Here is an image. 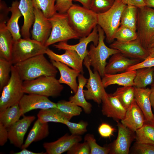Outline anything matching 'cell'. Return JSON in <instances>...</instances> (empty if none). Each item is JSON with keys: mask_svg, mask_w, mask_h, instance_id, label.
<instances>
[{"mask_svg": "<svg viewBox=\"0 0 154 154\" xmlns=\"http://www.w3.org/2000/svg\"><path fill=\"white\" fill-rule=\"evenodd\" d=\"M49 133L48 123L42 122L38 119L35 122L21 148H26L33 142L40 141L46 137Z\"/></svg>", "mask_w": 154, "mask_h": 154, "instance_id": "cell-27", "label": "cell"}, {"mask_svg": "<svg viewBox=\"0 0 154 154\" xmlns=\"http://www.w3.org/2000/svg\"><path fill=\"white\" fill-rule=\"evenodd\" d=\"M149 53V56L151 57H154V47L147 49Z\"/></svg>", "mask_w": 154, "mask_h": 154, "instance_id": "cell-55", "label": "cell"}, {"mask_svg": "<svg viewBox=\"0 0 154 154\" xmlns=\"http://www.w3.org/2000/svg\"><path fill=\"white\" fill-rule=\"evenodd\" d=\"M68 154H90V150L87 143L84 141L82 143L78 142L74 144L67 151Z\"/></svg>", "mask_w": 154, "mask_h": 154, "instance_id": "cell-44", "label": "cell"}, {"mask_svg": "<svg viewBox=\"0 0 154 154\" xmlns=\"http://www.w3.org/2000/svg\"><path fill=\"white\" fill-rule=\"evenodd\" d=\"M153 81L152 83L151 84V87H154V71L153 72Z\"/></svg>", "mask_w": 154, "mask_h": 154, "instance_id": "cell-57", "label": "cell"}, {"mask_svg": "<svg viewBox=\"0 0 154 154\" xmlns=\"http://www.w3.org/2000/svg\"><path fill=\"white\" fill-rule=\"evenodd\" d=\"M34 7L40 9L45 16L48 19L52 17L57 12L55 4L56 0H32Z\"/></svg>", "mask_w": 154, "mask_h": 154, "instance_id": "cell-37", "label": "cell"}, {"mask_svg": "<svg viewBox=\"0 0 154 154\" xmlns=\"http://www.w3.org/2000/svg\"><path fill=\"white\" fill-rule=\"evenodd\" d=\"M146 6L154 9V0H144Z\"/></svg>", "mask_w": 154, "mask_h": 154, "instance_id": "cell-54", "label": "cell"}, {"mask_svg": "<svg viewBox=\"0 0 154 154\" xmlns=\"http://www.w3.org/2000/svg\"><path fill=\"white\" fill-rule=\"evenodd\" d=\"M84 139L89 146L90 154H109L110 149L108 146L102 147L98 145L93 134H87L84 136Z\"/></svg>", "mask_w": 154, "mask_h": 154, "instance_id": "cell-40", "label": "cell"}, {"mask_svg": "<svg viewBox=\"0 0 154 154\" xmlns=\"http://www.w3.org/2000/svg\"><path fill=\"white\" fill-rule=\"evenodd\" d=\"M35 119L34 116H24L22 119L7 128L9 140L11 144L21 148L24 144L25 135Z\"/></svg>", "mask_w": 154, "mask_h": 154, "instance_id": "cell-16", "label": "cell"}, {"mask_svg": "<svg viewBox=\"0 0 154 154\" xmlns=\"http://www.w3.org/2000/svg\"><path fill=\"white\" fill-rule=\"evenodd\" d=\"M121 123L123 125L135 132L144 124L145 119L144 115L135 99L126 110L125 116L121 120Z\"/></svg>", "mask_w": 154, "mask_h": 154, "instance_id": "cell-22", "label": "cell"}, {"mask_svg": "<svg viewBox=\"0 0 154 154\" xmlns=\"http://www.w3.org/2000/svg\"><path fill=\"white\" fill-rule=\"evenodd\" d=\"M37 116L38 119L43 123L53 122L64 124L68 120L56 108L40 110Z\"/></svg>", "mask_w": 154, "mask_h": 154, "instance_id": "cell-32", "label": "cell"}, {"mask_svg": "<svg viewBox=\"0 0 154 154\" xmlns=\"http://www.w3.org/2000/svg\"><path fill=\"white\" fill-rule=\"evenodd\" d=\"M112 94L117 98L127 110L135 100L134 86H122L118 88Z\"/></svg>", "mask_w": 154, "mask_h": 154, "instance_id": "cell-34", "label": "cell"}, {"mask_svg": "<svg viewBox=\"0 0 154 154\" xmlns=\"http://www.w3.org/2000/svg\"><path fill=\"white\" fill-rule=\"evenodd\" d=\"M23 88L25 94L56 98L60 96L64 86L55 76H42L32 80L23 81Z\"/></svg>", "mask_w": 154, "mask_h": 154, "instance_id": "cell-4", "label": "cell"}, {"mask_svg": "<svg viewBox=\"0 0 154 154\" xmlns=\"http://www.w3.org/2000/svg\"><path fill=\"white\" fill-rule=\"evenodd\" d=\"M52 29L50 35L44 45L49 46L57 42H66L71 39L80 38L70 26L66 13L57 12L48 19Z\"/></svg>", "mask_w": 154, "mask_h": 154, "instance_id": "cell-6", "label": "cell"}, {"mask_svg": "<svg viewBox=\"0 0 154 154\" xmlns=\"http://www.w3.org/2000/svg\"><path fill=\"white\" fill-rule=\"evenodd\" d=\"M19 8L24 18L21 30L23 38H30V29L34 20V7L32 0H20Z\"/></svg>", "mask_w": 154, "mask_h": 154, "instance_id": "cell-24", "label": "cell"}, {"mask_svg": "<svg viewBox=\"0 0 154 154\" xmlns=\"http://www.w3.org/2000/svg\"><path fill=\"white\" fill-rule=\"evenodd\" d=\"M136 32L125 26L120 25L114 35V39L121 42H126L137 38Z\"/></svg>", "mask_w": 154, "mask_h": 154, "instance_id": "cell-39", "label": "cell"}, {"mask_svg": "<svg viewBox=\"0 0 154 154\" xmlns=\"http://www.w3.org/2000/svg\"><path fill=\"white\" fill-rule=\"evenodd\" d=\"M82 140L81 136L66 133L57 140L45 142L43 146L48 154H61L67 151L75 143Z\"/></svg>", "mask_w": 154, "mask_h": 154, "instance_id": "cell-19", "label": "cell"}, {"mask_svg": "<svg viewBox=\"0 0 154 154\" xmlns=\"http://www.w3.org/2000/svg\"><path fill=\"white\" fill-rule=\"evenodd\" d=\"M98 132L101 137L104 138H109L113 135L115 131V129L109 124L102 123L99 126Z\"/></svg>", "mask_w": 154, "mask_h": 154, "instance_id": "cell-45", "label": "cell"}, {"mask_svg": "<svg viewBox=\"0 0 154 154\" xmlns=\"http://www.w3.org/2000/svg\"><path fill=\"white\" fill-rule=\"evenodd\" d=\"M13 65L23 81L32 80L42 76L56 77L58 72L44 54L34 56Z\"/></svg>", "mask_w": 154, "mask_h": 154, "instance_id": "cell-1", "label": "cell"}, {"mask_svg": "<svg viewBox=\"0 0 154 154\" xmlns=\"http://www.w3.org/2000/svg\"><path fill=\"white\" fill-rule=\"evenodd\" d=\"M151 91L150 96V100L151 107L154 111V87H151Z\"/></svg>", "mask_w": 154, "mask_h": 154, "instance_id": "cell-53", "label": "cell"}, {"mask_svg": "<svg viewBox=\"0 0 154 154\" xmlns=\"http://www.w3.org/2000/svg\"><path fill=\"white\" fill-rule=\"evenodd\" d=\"M56 105V108L69 121L73 117L79 115L82 111L81 107L69 101L60 100Z\"/></svg>", "mask_w": 154, "mask_h": 154, "instance_id": "cell-36", "label": "cell"}, {"mask_svg": "<svg viewBox=\"0 0 154 154\" xmlns=\"http://www.w3.org/2000/svg\"><path fill=\"white\" fill-rule=\"evenodd\" d=\"M65 50L64 54H59L48 48L46 54L50 60L64 63L83 74V60L75 51L71 50Z\"/></svg>", "mask_w": 154, "mask_h": 154, "instance_id": "cell-18", "label": "cell"}, {"mask_svg": "<svg viewBox=\"0 0 154 154\" xmlns=\"http://www.w3.org/2000/svg\"><path fill=\"white\" fill-rule=\"evenodd\" d=\"M34 20L31 31L32 39L44 45L50 33L52 25L39 9L34 7Z\"/></svg>", "mask_w": 154, "mask_h": 154, "instance_id": "cell-12", "label": "cell"}, {"mask_svg": "<svg viewBox=\"0 0 154 154\" xmlns=\"http://www.w3.org/2000/svg\"><path fill=\"white\" fill-rule=\"evenodd\" d=\"M73 0H56L55 7L57 12L66 13L69 9L73 5Z\"/></svg>", "mask_w": 154, "mask_h": 154, "instance_id": "cell-46", "label": "cell"}, {"mask_svg": "<svg viewBox=\"0 0 154 154\" xmlns=\"http://www.w3.org/2000/svg\"><path fill=\"white\" fill-rule=\"evenodd\" d=\"M10 61L0 58V91L8 83L11 76V67Z\"/></svg>", "mask_w": 154, "mask_h": 154, "instance_id": "cell-38", "label": "cell"}, {"mask_svg": "<svg viewBox=\"0 0 154 154\" xmlns=\"http://www.w3.org/2000/svg\"><path fill=\"white\" fill-rule=\"evenodd\" d=\"M48 47L30 38L14 41L11 62L13 65L34 56L46 54Z\"/></svg>", "mask_w": 154, "mask_h": 154, "instance_id": "cell-7", "label": "cell"}, {"mask_svg": "<svg viewBox=\"0 0 154 154\" xmlns=\"http://www.w3.org/2000/svg\"><path fill=\"white\" fill-rule=\"evenodd\" d=\"M127 6L121 0H115L108 11L97 14L98 25L104 31L108 43H112L115 39V33L120 25L122 14Z\"/></svg>", "mask_w": 154, "mask_h": 154, "instance_id": "cell-5", "label": "cell"}, {"mask_svg": "<svg viewBox=\"0 0 154 154\" xmlns=\"http://www.w3.org/2000/svg\"><path fill=\"white\" fill-rule=\"evenodd\" d=\"M22 150L18 152L14 153V154H46V152H43L39 153H36L32 152L26 149V148H24L22 149Z\"/></svg>", "mask_w": 154, "mask_h": 154, "instance_id": "cell-51", "label": "cell"}, {"mask_svg": "<svg viewBox=\"0 0 154 154\" xmlns=\"http://www.w3.org/2000/svg\"><path fill=\"white\" fill-rule=\"evenodd\" d=\"M137 39L147 49L154 35V9L147 6L138 8L137 26Z\"/></svg>", "mask_w": 154, "mask_h": 154, "instance_id": "cell-9", "label": "cell"}, {"mask_svg": "<svg viewBox=\"0 0 154 154\" xmlns=\"http://www.w3.org/2000/svg\"><path fill=\"white\" fill-rule=\"evenodd\" d=\"M73 1L78 2L81 3L83 7L90 9L91 0H73Z\"/></svg>", "mask_w": 154, "mask_h": 154, "instance_id": "cell-52", "label": "cell"}, {"mask_svg": "<svg viewBox=\"0 0 154 154\" xmlns=\"http://www.w3.org/2000/svg\"><path fill=\"white\" fill-rule=\"evenodd\" d=\"M122 2L127 5H132L138 8L146 6L144 0H121Z\"/></svg>", "mask_w": 154, "mask_h": 154, "instance_id": "cell-50", "label": "cell"}, {"mask_svg": "<svg viewBox=\"0 0 154 154\" xmlns=\"http://www.w3.org/2000/svg\"><path fill=\"white\" fill-rule=\"evenodd\" d=\"M151 67H154V57L148 56L142 61L130 67L126 71L136 70L140 68Z\"/></svg>", "mask_w": 154, "mask_h": 154, "instance_id": "cell-47", "label": "cell"}, {"mask_svg": "<svg viewBox=\"0 0 154 154\" xmlns=\"http://www.w3.org/2000/svg\"><path fill=\"white\" fill-rule=\"evenodd\" d=\"M83 64L87 69L89 75L85 86L87 89L83 90L85 98L86 100H92L99 104L102 103V98L106 92L101 77L97 71L92 72L87 56L84 59Z\"/></svg>", "mask_w": 154, "mask_h": 154, "instance_id": "cell-10", "label": "cell"}, {"mask_svg": "<svg viewBox=\"0 0 154 154\" xmlns=\"http://www.w3.org/2000/svg\"><path fill=\"white\" fill-rule=\"evenodd\" d=\"M9 139L7 129L0 123V145H4Z\"/></svg>", "mask_w": 154, "mask_h": 154, "instance_id": "cell-49", "label": "cell"}, {"mask_svg": "<svg viewBox=\"0 0 154 154\" xmlns=\"http://www.w3.org/2000/svg\"><path fill=\"white\" fill-rule=\"evenodd\" d=\"M78 86L75 94L70 96L69 101L82 108L85 113L90 114L92 110V106L86 99L83 92V88L87 82V79L82 74L78 76Z\"/></svg>", "mask_w": 154, "mask_h": 154, "instance_id": "cell-29", "label": "cell"}, {"mask_svg": "<svg viewBox=\"0 0 154 154\" xmlns=\"http://www.w3.org/2000/svg\"><path fill=\"white\" fill-rule=\"evenodd\" d=\"M136 73V70H133L115 74H105L102 79L103 85L105 88L113 84L134 86L133 81Z\"/></svg>", "mask_w": 154, "mask_h": 154, "instance_id": "cell-25", "label": "cell"}, {"mask_svg": "<svg viewBox=\"0 0 154 154\" xmlns=\"http://www.w3.org/2000/svg\"><path fill=\"white\" fill-rule=\"evenodd\" d=\"M64 124L68 127L70 133L73 135L81 136L87 131V128L88 123L87 121L82 120L77 123L67 120Z\"/></svg>", "mask_w": 154, "mask_h": 154, "instance_id": "cell-42", "label": "cell"}, {"mask_svg": "<svg viewBox=\"0 0 154 154\" xmlns=\"http://www.w3.org/2000/svg\"><path fill=\"white\" fill-rule=\"evenodd\" d=\"M19 103L0 112V123L8 128L19 120L22 116Z\"/></svg>", "mask_w": 154, "mask_h": 154, "instance_id": "cell-30", "label": "cell"}, {"mask_svg": "<svg viewBox=\"0 0 154 154\" xmlns=\"http://www.w3.org/2000/svg\"><path fill=\"white\" fill-rule=\"evenodd\" d=\"M138 8L127 5L121 16L120 25L127 27L136 32Z\"/></svg>", "mask_w": 154, "mask_h": 154, "instance_id": "cell-33", "label": "cell"}, {"mask_svg": "<svg viewBox=\"0 0 154 154\" xmlns=\"http://www.w3.org/2000/svg\"><path fill=\"white\" fill-rule=\"evenodd\" d=\"M135 134L136 142L154 145V125L145 122Z\"/></svg>", "mask_w": 154, "mask_h": 154, "instance_id": "cell-35", "label": "cell"}, {"mask_svg": "<svg viewBox=\"0 0 154 154\" xmlns=\"http://www.w3.org/2000/svg\"><path fill=\"white\" fill-rule=\"evenodd\" d=\"M138 59L128 57L120 52L112 56L106 65L105 74H115L125 71L130 67L140 62Z\"/></svg>", "mask_w": 154, "mask_h": 154, "instance_id": "cell-20", "label": "cell"}, {"mask_svg": "<svg viewBox=\"0 0 154 154\" xmlns=\"http://www.w3.org/2000/svg\"><path fill=\"white\" fill-rule=\"evenodd\" d=\"M6 23L0 21V58L11 61L14 40L6 28Z\"/></svg>", "mask_w": 154, "mask_h": 154, "instance_id": "cell-26", "label": "cell"}, {"mask_svg": "<svg viewBox=\"0 0 154 154\" xmlns=\"http://www.w3.org/2000/svg\"><path fill=\"white\" fill-rule=\"evenodd\" d=\"M97 27L99 36L98 43L96 46L93 44H90L87 56L90 66L93 68V71H97L103 77L105 74L107 59L110 56L120 52L117 50L106 46L104 42L106 38L104 32L98 25Z\"/></svg>", "mask_w": 154, "mask_h": 154, "instance_id": "cell-3", "label": "cell"}, {"mask_svg": "<svg viewBox=\"0 0 154 154\" xmlns=\"http://www.w3.org/2000/svg\"><path fill=\"white\" fill-rule=\"evenodd\" d=\"M22 115L34 110L57 108L56 103L50 101L48 97L40 95L24 94L19 102Z\"/></svg>", "mask_w": 154, "mask_h": 154, "instance_id": "cell-13", "label": "cell"}, {"mask_svg": "<svg viewBox=\"0 0 154 154\" xmlns=\"http://www.w3.org/2000/svg\"><path fill=\"white\" fill-rule=\"evenodd\" d=\"M115 0H91L90 9L97 14L104 13L113 6Z\"/></svg>", "mask_w": 154, "mask_h": 154, "instance_id": "cell-41", "label": "cell"}, {"mask_svg": "<svg viewBox=\"0 0 154 154\" xmlns=\"http://www.w3.org/2000/svg\"><path fill=\"white\" fill-rule=\"evenodd\" d=\"M135 99L144 115L145 122L154 125V115L150 100L151 88L134 86Z\"/></svg>", "mask_w": 154, "mask_h": 154, "instance_id": "cell-21", "label": "cell"}, {"mask_svg": "<svg viewBox=\"0 0 154 154\" xmlns=\"http://www.w3.org/2000/svg\"><path fill=\"white\" fill-rule=\"evenodd\" d=\"M102 103L101 111L104 116L112 118L116 121L123 118L126 109L116 97L106 92L102 98Z\"/></svg>", "mask_w": 154, "mask_h": 154, "instance_id": "cell-17", "label": "cell"}, {"mask_svg": "<svg viewBox=\"0 0 154 154\" xmlns=\"http://www.w3.org/2000/svg\"><path fill=\"white\" fill-rule=\"evenodd\" d=\"M99 36L97 25L87 36L80 38L79 43L74 45L68 44L66 42H62L56 44H54L53 46L59 50H71L75 51L84 60L87 56L88 50L87 46L90 42H92L93 44L96 46L98 42Z\"/></svg>", "mask_w": 154, "mask_h": 154, "instance_id": "cell-15", "label": "cell"}, {"mask_svg": "<svg viewBox=\"0 0 154 154\" xmlns=\"http://www.w3.org/2000/svg\"><path fill=\"white\" fill-rule=\"evenodd\" d=\"M19 2L17 0L12 2L11 6L9 7L11 16L6 24V28L11 34L14 41L21 38L18 21L22 15L19 8Z\"/></svg>", "mask_w": 154, "mask_h": 154, "instance_id": "cell-28", "label": "cell"}, {"mask_svg": "<svg viewBox=\"0 0 154 154\" xmlns=\"http://www.w3.org/2000/svg\"><path fill=\"white\" fill-rule=\"evenodd\" d=\"M66 14L70 26L80 38L88 36L98 25L97 14L83 6L73 4Z\"/></svg>", "mask_w": 154, "mask_h": 154, "instance_id": "cell-2", "label": "cell"}, {"mask_svg": "<svg viewBox=\"0 0 154 154\" xmlns=\"http://www.w3.org/2000/svg\"><path fill=\"white\" fill-rule=\"evenodd\" d=\"M2 0H0V1H2Z\"/></svg>", "mask_w": 154, "mask_h": 154, "instance_id": "cell-58", "label": "cell"}, {"mask_svg": "<svg viewBox=\"0 0 154 154\" xmlns=\"http://www.w3.org/2000/svg\"><path fill=\"white\" fill-rule=\"evenodd\" d=\"M10 11L9 7H8L3 1H0V21L7 22L9 20L8 15Z\"/></svg>", "mask_w": 154, "mask_h": 154, "instance_id": "cell-48", "label": "cell"}, {"mask_svg": "<svg viewBox=\"0 0 154 154\" xmlns=\"http://www.w3.org/2000/svg\"><path fill=\"white\" fill-rule=\"evenodd\" d=\"M118 134L116 139L109 145L110 154H128L131 145L135 139V132L123 125L119 121H116Z\"/></svg>", "mask_w": 154, "mask_h": 154, "instance_id": "cell-11", "label": "cell"}, {"mask_svg": "<svg viewBox=\"0 0 154 154\" xmlns=\"http://www.w3.org/2000/svg\"><path fill=\"white\" fill-rule=\"evenodd\" d=\"M154 67L143 68L136 70L134 79L135 86L137 88H145L151 85L153 80Z\"/></svg>", "mask_w": 154, "mask_h": 154, "instance_id": "cell-31", "label": "cell"}, {"mask_svg": "<svg viewBox=\"0 0 154 154\" xmlns=\"http://www.w3.org/2000/svg\"><path fill=\"white\" fill-rule=\"evenodd\" d=\"M50 62L60 72V76L58 80L59 82L68 85L75 93L78 86L76 78L80 72L78 71L70 68L67 65L61 62L52 60H50Z\"/></svg>", "mask_w": 154, "mask_h": 154, "instance_id": "cell-23", "label": "cell"}, {"mask_svg": "<svg viewBox=\"0 0 154 154\" xmlns=\"http://www.w3.org/2000/svg\"><path fill=\"white\" fill-rule=\"evenodd\" d=\"M154 47V35L151 38L149 44L147 49Z\"/></svg>", "mask_w": 154, "mask_h": 154, "instance_id": "cell-56", "label": "cell"}, {"mask_svg": "<svg viewBox=\"0 0 154 154\" xmlns=\"http://www.w3.org/2000/svg\"><path fill=\"white\" fill-rule=\"evenodd\" d=\"M130 151L131 154H154V145L135 141Z\"/></svg>", "mask_w": 154, "mask_h": 154, "instance_id": "cell-43", "label": "cell"}, {"mask_svg": "<svg viewBox=\"0 0 154 154\" xmlns=\"http://www.w3.org/2000/svg\"><path fill=\"white\" fill-rule=\"evenodd\" d=\"M23 82L12 65L10 79L1 91L0 112L19 103L25 94L23 90Z\"/></svg>", "mask_w": 154, "mask_h": 154, "instance_id": "cell-8", "label": "cell"}, {"mask_svg": "<svg viewBox=\"0 0 154 154\" xmlns=\"http://www.w3.org/2000/svg\"><path fill=\"white\" fill-rule=\"evenodd\" d=\"M110 47L119 50L127 57L143 60L149 56L147 49L144 48L137 38L131 41L121 42L116 41L112 43Z\"/></svg>", "mask_w": 154, "mask_h": 154, "instance_id": "cell-14", "label": "cell"}]
</instances>
